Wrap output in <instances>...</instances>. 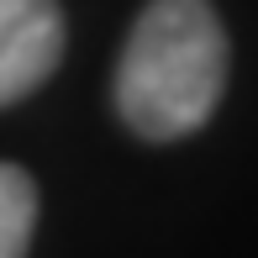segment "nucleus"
<instances>
[{
  "label": "nucleus",
  "instance_id": "obj_1",
  "mask_svg": "<svg viewBox=\"0 0 258 258\" xmlns=\"http://www.w3.org/2000/svg\"><path fill=\"white\" fill-rule=\"evenodd\" d=\"M227 85V32L211 0H153L116 63V111L148 143H174L211 121Z\"/></svg>",
  "mask_w": 258,
  "mask_h": 258
},
{
  "label": "nucleus",
  "instance_id": "obj_2",
  "mask_svg": "<svg viewBox=\"0 0 258 258\" xmlns=\"http://www.w3.org/2000/svg\"><path fill=\"white\" fill-rule=\"evenodd\" d=\"M63 58L58 0H0V105L27 100Z\"/></svg>",
  "mask_w": 258,
  "mask_h": 258
},
{
  "label": "nucleus",
  "instance_id": "obj_3",
  "mask_svg": "<svg viewBox=\"0 0 258 258\" xmlns=\"http://www.w3.org/2000/svg\"><path fill=\"white\" fill-rule=\"evenodd\" d=\"M37 227V184L27 169L0 163V258H27Z\"/></svg>",
  "mask_w": 258,
  "mask_h": 258
}]
</instances>
